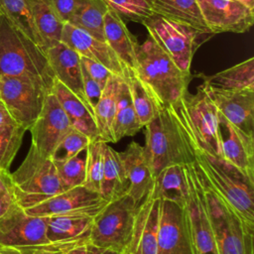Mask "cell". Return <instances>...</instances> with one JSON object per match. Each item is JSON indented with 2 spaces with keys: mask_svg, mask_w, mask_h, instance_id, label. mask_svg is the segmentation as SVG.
<instances>
[{
  "mask_svg": "<svg viewBox=\"0 0 254 254\" xmlns=\"http://www.w3.org/2000/svg\"><path fill=\"white\" fill-rule=\"evenodd\" d=\"M154 178L171 165L194 163V144L174 105L161 107L145 126L143 146Z\"/></svg>",
  "mask_w": 254,
  "mask_h": 254,
  "instance_id": "1",
  "label": "cell"
},
{
  "mask_svg": "<svg viewBox=\"0 0 254 254\" xmlns=\"http://www.w3.org/2000/svg\"><path fill=\"white\" fill-rule=\"evenodd\" d=\"M136 61L135 74L160 107L176 104L188 91L191 75L183 72L151 36L143 44L137 43Z\"/></svg>",
  "mask_w": 254,
  "mask_h": 254,
  "instance_id": "2",
  "label": "cell"
},
{
  "mask_svg": "<svg viewBox=\"0 0 254 254\" xmlns=\"http://www.w3.org/2000/svg\"><path fill=\"white\" fill-rule=\"evenodd\" d=\"M1 75L32 77L51 88L56 78L46 52L3 15H0Z\"/></svg>",
  "mask_w": 254,
  "mask_h": 254,
  "instance_id": "3",
  "label": "cell"
},
{
  "mask_svg": "<svg viewBox=\"0 0 254 254\" xmlns=\"http://www.w3.org/2000/svg\"><path fill=\"white\" fill-rule=\"evenodd\" d=\"M194 166L207 185L249 227L254 228V182L194 146Z\"/></svg>",
  "mask_w": 254,
  "mask_h": 254,
  "instance_id": "4",
  "label": "cell"
},
{
  "mask_svg": "<svg viewBox=\"0 0 254 254\" xmlns=\"http://www.w3.org/2000/svg\"><path fill=\"white\" fill-rule=\"evenodd\" d=\"M194 166V164H193ZM219 254H254V228L246 225L234 210L207 185L194 166Z\"/></svg>",
  "mask_w": 254,
  "mask_h": 254,
  "instance_id": "5",
  "label": "cell"
},
{
  "mask_svg": "<svg viewBox=\"0 0 254 254\" xmlns=\"http://www.w3.org/2000/svg\"><path fill=\"white\" fill-rule=\"evenodd\" d=\"M10 177L16 202L23 209L65 190L52 158L39 153L33 145L22 164Z\"/></svg>",
  "mask_w": 254,
  "mask_h": 254,
  "instance_id": "6",
  "label": "cell"
},
{
  "mask_svg": "<svg viewBox=\"0 0 254 254\" xmlns=\"http://www.w3.org/2000/svg\"><path fill=\"white\" fill-rule=\"evenodd\" d=\"M181 116L193 144L211 158L221 160L219 137V113L202 84L196 92L188 91L172 104Z\"/></svg>",
  "mask_w": 254,
  "mask_h": 254,
  "instance_id": "7",
  "label": "cell"
},
{
  "mask_svg": "<svg viewBox=\"0 0 254 254\" xmlns=\"http://www.w3.org/2000/svg\"><path fill=\"white\" fill-rule=\"evenodd\" d=\"M139 204L128 193L107 202L93 217L90 242L101 249L125 253L129 247Z\"/></svg>",
  "mask_w": 254,
  "mask_h": 254,
  "instance_id": "8",
  "label": "cell"
},
{
  "mask_svg": "<svg viewBox=\"0 0 254 254\" xmlns=\"http://www.w3.org/2000/svg\"><path fill=\"white\" fill-rule=\"evenodd\" d=\"M149 36L169 56L175 64L185 73L190 74V65L196 49L206 35L195 29L152 14L142 22Z\"/></svg>",
  "mask_w": 254,
  "mask_h": 254,
  "instance_id": "9",
  "label": "cell"
},
{
  "mask_svg": "<svg viewBox=\"0 0 254 254\" xmlns=\"http://www.w3.org/2000/svg\"><path fill=\"white\" fill-rule=\"evenodd\" d=\"M52 88L28 76H0V99L15 122L29 130L40 115L45 98Z\"/></svg>",
  "mask_w": 254,
  "mask_h": 254,
  "instance_id": "10",
  "label": "cell"
},
{
  "mask_svg": "<svg viewBox=\"0 0 254 254\" xmlns=\"http://www.w3.org/2000/svg\"><path fill=\"white\" fill-rule=\"evenodd\" d=\"M0 247L19 250L61 249L47 238L46 217L27 214L17 202L0 217Z\"/></svg>",
  "mask_w": 254,
  "mask_h": 254,
  "instance_id": "11",
  "label": "cell"
},
{
  "mask_svg": "<svg viewBox=\"0 0 254 254\" xmlns=\"http://www.w3.org/2000/svg\"><path fill=\"white\" fill-rule=\"evenodd\" d=\"M157 254H194L187 207L161 199Z\"/></svg>",
  "mask_w": 254,
  "mask_h": 254,
  "instance_id": "12",
  "label": "cell"
},
{
  "mask_svg": "<svg viewBox=\"0 0 254 254\" xmlns=\"http://www.w3.org/2000/svg\"><path fill=\"white\" fill-rule=\"evenodd\" d=\"M72 129L69 119L55 94H47L42 111L29 128L31 145L46 157H52L62 139Z\"/></svg>",
  "mask_w": 254,
  "mask_h": 254,
  "instance_id": "13",
  "label": "cell"
},
{
  "mask_svg": "<svg viewBox=\"0 0 254 254\" xmlns=\"http://www.w3.org/2000/svg\"><path fill=\"white\" fill-rule=\"evenodd\" d=\"M185 168L189 183V201L186 207L194 254H219L193 163Z\"/></svg>",
  "mask_w": 254,
  "mask_h": 254,
  "instance_id": "14",
  "label": "cell"
},
{
  "mask_svg": "<svg viewBox=\"0 0 254 254\" xmlns=\"http://www.w3.org/2000/svg\"><path fill=\"white\" fill-rule=\"evenodd\" d=\"M107 201L84 186L75 187L54 195L32 207L24 209L29 215L51 216L59 214H87L95 216Z\"/></svg>",
  "mask_w": 254,
  "mask_h": 254,
  "instance_id": "15",
  "label": "cell"
},
{
  "mask_svg": "<svg viewBox=\"0 0 254 254\" xmlns=\"http://www.w3.org/2000/svg\"><path fill=\"white\" fill-rule=\"evenodd\" d=\"M202 20L211 32L245 33L253 26L254 10L238 0H196Z\"/></svg>",
  "mask_w": 254,
  "mask_h": 254,
  "instance_id": "16",
  "label": "cell"
},
{
  "mask_svg": "<svg viewBox=\"0 0 254 254\" xmlns=\"http://www.w3.org/2000/svg\"><path fill=\"white\" fill-rule=\"evenodd\" d=\"M219 137L220 161L232 166L254 182V138L232 125L220 113Z\"/></svg>",
  "mask_w": 254,
  "mask_h": 254,
  "instance_id": "17",
  "label": "cell"
},
{
  "mask_svg": "<svg viewBox=\"0 0 254 254\" xmlns=\"http://www.w3.org/2000/svg\"><path fill=\"white\" fill-rule=\"evenodd\" d=\"M61 42L75 51L79 56L95 61L107 67L113 74L125 76L126 68L111 48L88 32L69 23H64Z\"/></svg>",
  "mask_w": 254,
  "mask_h": 254,
  "instance_id": "18",
  "label": "cell"
},
{
  "mask_svg": "<svg viewBox=\"0 0 254 254\" xmlns=\"http://www.w3.org/2000/svg\"><path fill=\"white\" fill-rule=\"evenodd\" d=\"M201 84L218 112L232 125L254 138V90L216 91Z\"/></svg>",
  "mask_w": 254,
  "mask_h": 254,
  "instance_id": "19",
  "label": "cell"
},
{
  "mask_svg": "<svg viewBox=\"0 0 254 254\" xmlns=\"http://www.w3.org/2000/svg\"><path fill=\"white\" fill-rule=\"evenodd\" d=\"M118 154L128 182L127 193L140 205L150 194L155 181L144 147L132 141Z\"/></svg>",
  "mask_w": 254,
  "mask_h": 254,
  "instance_id": "20",
  "label": "cell"
},
{
  "mask_svg": "<svg viewBox=\"0 0 254 254\" xmlns=\"http://www.w3.org/2000/svg\"><path fill=\"white\" fill-rule=\"evenodd\" d=\"M161 199L148 196L138 207L129 247L130 254H157Z\"/></svg>",
  "mask_w": 254,
  "mask_h": 254,
  "instance_id": "21",
  "label": "cell"
},
{
  "mask_svg": "<svg viewBox=\"0 0 254 254\" xmlns=\"http://www.w3.org/2000/svg\"><path fill=\"white\" fill-rule=\"evenodd\" d=\"M93 217L87 214L46 216L47 238L52 244L64 250L90 242Z\"/></svg>",
  "mask_w": 254,
  "mask_h": 254,
  "instance_id": "22",
  "label": "cell"
},
{
  "mask_svg": "<svg viewBox=\"0 0 254 254\" xmlns=\"http://www.w3.org/2000/svg\"><path fill=\"white\" fill-rule=\"evenodd\" d=\"M46 55L55 77L73 92L92 112L84 94L80 56L62 42L47 49Z\"/></svg>",
  "mask_w": 254,
  "mask_h": 254,
  "instance_id": "23",
  "label": "cell"
},
{
  "mask_svg": "<svg viewBox=\"0 0 254 254\" xmlns=\"http://www.w3.org/2000/svg\"><path fill=\"white\" fill-rule=\"evenodd\" d=\"M103 35L105 43L111 48L124 67L135 72L137 42L123 19L110 8L103 18Z\"/></svg>",
  "mask_w": 254,
  "mask_h": 254,
  "instance_id": "24",
  "label": "cell"
},
{
  "mask_svg": "<svg viewBox=\"0 0 254 254\" xmlns=\"http://www.w3.org/2000/svg\"><path fill=\"white\" fill-rule=\"evenodd\" d=\"M52 92L67 115L73 129L81 132L90 140L99 138L97 125L92 112L73 92L57 78H55Z\"/></svg>",
  "mask_w": 254,
  "mask_h": 254,
  "instance_id": "25",
  "label": "cell"
},
{
  "mask_svg": "<svg viewBox=\"0 0 254 254\" xmlns=\"http://www.w3.org/2000/svg\"><path fill=\"white\" fill-rule=\"evenodd\" d=\"M186 165H171L164 168L156 177L148 196L167 199L186 207L189 201V183Z\"/></svg>",
  "mask_w": 254,
  "mask_h": 254,
  "instance_id": "26",
  "label": "cell"
},
{
  "mask_svg": "<svg viewBox=\"0 0 254 254\" xmlns=\"http://www.w3.org/2000/svg\"><path fill=\"white\" fill-rule=\"evenodd\" d=\"M153 14L211 34L202 20L196 0H148ZM213 35V34H212Z\"/></svg>",
  "mask_w": 254,
  "mask_h": 254,
  "instance_id": "27",
  "label": "cell"
},
{
  "mask_svg": "<svg viewBox=\"0 0 254 254\" xmlns=\"http://www.w3.org/2000/svg\"><path fill=\"white\" fill-rule=\"evenodd\" d=\"M202 83L209 89L216 91L254 90V58L210 76H204Z\"/></svg>",
  "mask_w": 254,
  "mask_h": 254,
  "instance_id": "28",
  "label": "cell"
},
{
  "mask_svg": "<svg viewBox=\"0 0 254 254\" xmlns=\"http://www.w3.org/2000/svg\"><path fill=\"white\" fill-rule=\"evenodd\" d=\"M103 174L99 194L107 202L127 193L128 182L119 154L108 143L103 148Z\"/></svg>",
  "mask_w": 254,
  "mask_h": 254,
  "instance_id": "29",
  "label": "cell"
},
{
  "mask_svg": "<svg viewBox=\"0 0 254 254\" xmlns=\"http://www.w3.org/2000/svg\"><path fill=\"white\" fill-rule=\"evenodd\" d=\"M123 78L112 73L102 88L99 100L94 107V119L98 129V136L105 143H113L112 124L118 92Z\"/></svg>",
  "mask_w": 254,
  "mask_h": 254,
  "instance_id": "30",
  "label": "cell"
},
{
  "mask_svg": "<svg viewBox=\"0 0 254 254\" xmlns=\"http://www.w3.org/2000/svg\"><path fill=\"white\" fill-rule=\"evenodd\" d=\"M45 52L61 42L64 22L49 0H27Z\"/></svg>",
  "mask_w": 254,
  "mask_h": 254,
  "instance_id": "31",
  "label": "cell"
},
{
  "mask_svg": "<svg viewBox=\"0 0 254 254\" xmlns=\"http://www.w3.org/2000/svg\"><path fill=\"white\" fill-rule=\"evenodd\" d=\"M141 128L142 126L139 123L131 100L127 81L123 78L118 92L116 111L112 124L113 143H117L124 137L136 135Z\"/></svg>",
  "mask_w": 254,
  "mask_h": 254,
  "instance_id": "32",
  "label": "cell"
},
{
  "mask_svg": "<svg viewBox=\"0 0 254 254\" xmlns=\"http://www.w3.org/2000/svg\"><path fill=\"white\" fill-rule=\"evenodd\" d=\"M108 9L102 0H78L68 23L104 41L103 18Z\"/></svg>",
  "mask_w": 254,
  "mask_h": 254,
  "instance_id": "33",
  "label": "cell"
},
{
  "mask_svg": "<svg viewBox=\"0 0 254 254\" xmlns=\"http://www.w3.org/2000/svg\"><path fill=\"white\" fill-rule=\"evenodd\" d=\"M124 78L126 79L129 87L131 100L139 123L143 128L157 116L161 107L153 94L139 79L134 71L126 69Z\"/></svg>",
  "mask_w": 254,
  "mask_h": 254,
  "instance_id": "34",
  "label": "cell"
},
{
  "mask_svg": "<svg viewBox=\"0 0 254 254\" xmlns=\"http://www.w3.org/2000/svg\"><path fill=\"white\" fill-rule=\"evenodd\" d=\"M0 15L5 16L44 50L27 0H0Z\"/></svg>",
  "mask_w": 254,
  "mask_h": 254,
  "instance_id": "35",
  "label": "cell"
},
{
  "mask_svg": "<svg viewBox=\"0 0 254 254\" xmlns=\"http://www.w3.org/2000/svg\"><path fill=\"white\" fill-rule=\"evenodd\" d=\"M105 142L100 138L92 140L86 148L85 180L83 186L99 193L103 174V148Z\"/></svg>",
  "mask_w": 254,
  "mask_h": 254,
  "instance_id": "36",
  "label": "cell"
},
{
  "mask_svg": "<svg viewBox=\"0 0 254 254\" xmlns=\"http://www.w3.org/2000/svg\"><path fill=\"white\" fill-rule=\"evenodd\" d=\"M85 151L64 161H57L52 159L56 166L61 183L65 190L75 187L83 186L85 180L86 163Z\"/></svg>",
  "mask_w": 254,
  "mask_h": 254,
  "instance_id": "37",
  "label": "cell"
},
{
  "mask_svg": "<svg viewBox=\"0 0 254 254\" xmlns=\"http://www.w3.org/2000/svg\"><path fill=\"white\" fill-rule=\"evenodd\" d=\"M26 131L18 124L0 126V172L9 171Z\"/></svg>",
  "mask_w": 254,
  "mask_h": 254,
  "instance_id": "38",
  "label": "cell"
},
{
  "mask_svg": "<svg viewBox=\"0 0 254 254\" xmlns=\"http://www.w3.org/2000/svg\"><path fill=\"white\" fill-rule=\"evenodd\" d=\"M122 19L139 22L150 17L153 12L148 0H102Z\"/></svg>",
  "mask_w": 254,
  "mask_h": 254,
  "instance_id": "39",
  "label": "cell"
},
{
  "mask_svg": "<svg viewBox=\"0 0 254 254\" xmlns=\"http://www.w3.org/2000/svg\"><path fill=\"white\" fill-rule=\"evenodd\" d=\"M91 141L87 136L72 128L56 147L51 158L57 161L70 159L84 152Z\"/></svg>",
  "mask_w": 254,
  "mask_h": 254,
  "instance_id": "40",
  "label": "cell"
},
{
  "mask_svg": "<svg viewBox=\"0 0 254 254\" xmlns=\"http://www.w3.org/2000/svg\"><path fill=\"white\" fill-rule=\"evenodd\" d=\"M16 203L13 185L8 171L0 172V217Z\"/></svg>",
  "mask_w": 254,
  "mask_h": 254,
  "instance_id": "41",
  "label": "cell"
},
{
  "mask_svg": "<svg viewBox=\"0 0 254 254\" xmlns=\"http://www.w3.org/2000/svg\"><path fill=\"white\" fill-rule=\"evenodd\" d=\"M81 64V73H82V81H83V89H84V94L87 99V102L93 112L94 115V107L99 100V97L101 95L102 88L101 86L90 76L84 65L80 63Z\"/></svg>",
  "mask_w": 254,
  "mask_h": 254,
  "instance_id": "42",
  "label": "cell"
},
{
  "mask_svg": "<svg viewBox=\"0 0 254 254\" xmlns=\"http://www.w3.org/2000/svg\"><path fill=\"white\" fill-rule=\"evenodd\" d=\"M80 63L84 65L90 76L103 88L112 72L103 64L85 57L80 56Z\"/></svg>",
  "mask_w": 254,
  "mask_h": 254,
  "instance_id": "43",
  "label": "cell"
},
{
  "mask_svg": "<svg viewBox=\"0 0 254 254\" xmlns=\"http://www.w3.org/2000/svg\"><path fill=\"white\" fill-rule=\"evenodd\" d=\"M64 23H68L78 0H49Z\"/></svg>",
  "mask_w": 254,
  "mask_h": 254,
  "instance_id": "44",
  "label": "cell"
},
{
  "mask_svg": "<svg viewBox=\"0 0 254 254\" xmlns=\"http://www.w3.org/2000/svg\"><path fill=\"white\" fill-rule=\"evenodd\" d=\"M103 249L95 246L91 242L74 245L64 251V254H100Z\"/></svg>",
  "mask_w": 254,
  "mask_h": 254,
  "instance_id": "45",
  "label": "cell"
},
{
  "mask_svg": "<svg viewBox=\"0 0 254 254\" xmlns=\"http://www.w3.org/2000/svg\"><path fill=\"white\" fill-rule=\"evenodd\" d=\"M11 124H17L15 120L10 115L8 109L6 108L4 102L0 99V126L4 125H11Z\"/></svg>",
  "mask_w": 254,
  "mask_h": 254,
  "instance_id": "46",
  "label": "cell"
},
{
  "mask_svg": "<svg viewBox=\"0 0 254 254\" xmlns=\"http://www.w3.org/2000/svg\"><path fill=\"white\" fill-rule=\"evenodd\" d=\"M64 251L62 249H37L32 250L31 254H64Z\"/></svg>",
  "mask_w": 254,
  "mask_h": 254,
  "instance_id": "47",
  "label": "cell"
},
{
  "mask_svg": "<svg viewBox=\"0 0 254 254\" xmlns=\"http://www.w3.org/2000/svg\"><path fill=\"white\" fill-rule=\"evenodd\" d=\"M0 254H23V251L12 247H0Z\"/></svg>",
  "mask_w": 254,
  "mask_h": 254,
  "instance_id": "48",
  "label": "cell"
},
{
  "mask_svg": "<svg viewBox=\"0 0 254 254\" xmlns=\"http://www.w3.org/2000/svg\"><path fill=\"white\" fill-rule=\"evenodd\" d=\"M241 3H243L244 5H246L248 8L254 10V0H238Z\"/></svg>",
  "mask_w": 254,
  "mask_h": 254,
  "instance_id": "49",
  "label": "cell"
},
{
  "mask_svg": "<svg viewBox=\"0 0 254 254\" xmlns=\"http://www.w3.org/2000/svg\"><path fill=\"white\" fill-rule=\"evenodd\" d=\"M100 254H123V253H120V252H117L114 250H110V249H104L100 252Z\"/></svg>",
  "mask_w": 254,
  "mask_h": 254,
  "instance_id": "50",
  "label": "cell"
},
{
  "mask_svg": "<svg viewBox=\"0 0 254 254\" xmlns=\"http://www.w3.org/2000/svg\"><path fill=\"white\" fill-rule=\"evenodd\" d=\"M23 251V254H31L32 250H22Z\"/></svg>",
  "mask_w": 254,
  "mask_h": 254,
  "instance_id": "51",
  "label": "cell"
},
{
  "mask_svg": "<svg viewBox=\"0 0 254 254\" xmlns=\"http://www.w3.org/2000/svg\"><path fill=\"white\" fill-rule=\"evenodd\" d=\"M123 254H130V253H128V252H125V253H123Z\"/></svg>",
  "mask_w": 254,
  "mask_h": 254,
  "instance_id": "52",
  "label": "cell"
}]
</instances>
